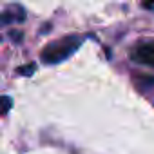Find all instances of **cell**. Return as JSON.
<instances>
[{
    "label": "cell",
    "mask_w": 154,
    "mask_h": 154,
    "mask_svg": "<svg viewBox=\"0 0 154 154\" xmlns=\"http://www.w3.org/2000/svg\"><path fill=\"white\" fill-rule=\"evenodd\" d=\"M82 40L78 36H65L58 42L49 44L44 51H42V60L45 63H58L62 60H65L69 54H72L76 49L80 47Z\"/></svg>",
    "instance_id": "1"
},
{
    "label": "cell",
    "mask_w": 154,
    "mask_h": 154,
    "mask_svg": "<svg viewBox=\"0 0 154 154\" xmlns=\"http://www.w3.org/2000/svg\"><path fill=\"white\" fill-rule=\"evenodd\" d=\"M132 56H134V60H138L145 65H154V42L141 44L140 47H136Z\"/></svg>",
    "instance_id": "2"
},
{
    "label": "cell",
    "mask_w": 154,
    "mask_h": 154,
    "mask_svg": "<svg viewBox=\"0 0 154 154\" xmlns=\"http://www.w3.org/2000/svg\"><path fill=\"white\" fill-rule=\"evenodd\" d=\"M13 20H24V11H17L15 15H13V13H4V15H0V26L6 24V22H13Z\"/></svg>",
    "instance_id": "3"
},
{
    "label": "cell",
    "mask_w": 154,
    "mask_h": 154,
    "mask_svg": "<svg viewBox=\"0 0 154 154\" xmlns=\"http://www.w3.org/2000/svg\"><path fill=\"white\" fill-rule=\"evenodd\" d=\"M11 105H13V100H11V98H8V96H0V116L6 114V112L11 109Z\"/></svg>",
    "instance_id": "4"
},
{
    "label": "cell",
    "mask_w": 154,
    "mask_h": 154,
    "mask_svg": "<svg viewBox=\"0 0 154 154\" xmlns=\"http://www.w3.org/2000/svg\"><path fill=\"white\" fill-rule=\"evenodd\" d=\"M33 65H29V67H24V69H18V72H22V74H31L33 72Z\"/></svg>",
    "instance_id": "5"
},
{
    "label": "cell",
    "mask_w": 154,
    "mask_h": 154,
    "mask_svg": "<svg viewBox=\"0 0 154 154\" xmlns=\"http://www.w3.org/2000/svg\"><path fill=\"white\" fill-rule=\"evenodd\" d=\"M141 2H143L145 6H152V4H154V0H141Z\"/></svg>",
    "instance_id": "6"
}]
</instances>
